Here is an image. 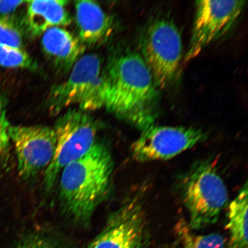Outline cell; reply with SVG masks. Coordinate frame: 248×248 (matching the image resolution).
I'll list each match as a JSON object with an SVG mask.
<instances>
[{"mask_svg": "<svg viewBox=\"0 0 248 248\" xmlns=\"http://www.w3.org/2000/svg\"><path fill=\"white\" fill-rule=\"evenodd\" d=\"M105 108L141 131L154 125L159 110V89L139 52L118 54L103 73Z\"/></svg>", "mask_w": 248, "mask_h": 248, "instance_id": "6da1fadb", "label": "cell"}, {"mask_svg": "<svg viewBox=\"0 0 248 248\" xmlns=\"http://www.w3.org/2000/svg\"><path fill=\"white\" fill-rule=\"evenodd\" d=\"M114 168L110 151L96 142L84 156L68 164L60 174V200L65 212L76 221L91 218L108 194Z\"/></svg>", "mask_w": 248, "mask_h": 248, "instance_id": "7a4b0ae2", "label": "cell"}, {"mask_svg": "<svg viewBox=\"0 0 248 248\" xmlns=\"http://www.w3.org/2000/svg\"><path fill=\"white\" fill-rule=\"evenodd\" d=\"M179 188L191 230L215 224L228 205L227 187L211 161H200L192 166L182 178Z\"/></svg>", "mask_w": 248, "mask_h": 248, "instance_id": "3957f363", "label": "cell"}, {"mask_svg": "<svg viewBox=\"0 0 248 248\" xmlns=\"http://www.w3.org/2000/svg\"><path fill=\"white\" fill-rule=\"evenodd\" d=\"M139 54L146 63L158 89L172 84L183 58L181 33L172 21L157 18L148 24L139 40Z\"/></svg>", "mask_w": 248, "mask_h": 248, "instance_id": "277c9868", "label": "cell"}, {"mask_svg": "<svg viewBox=\"0 0 248 248\" xmlns=\"http://www.w3.org/2000/svg\"><path fill=\"white\" fill-rule=\"evenodd\" d=\"M54 129L57 138L55 154L43 179L48 191L54 188L65 167L84 156L94 146L99 126L85 111L73 110L60 117Z\"/></svg>", "mask_w": 248, "mask_h": 248, "instance_id": "5b68a950", "label": "cell"}, {"mask_svg": "<svg viewBox=\"0 0 248 248\" xmlns=\"http://www.w3.org/2000/svg\"><path fill=\"white\" fill-rule=\"evenodd\" d=\"M105 82L101 61L94 54L83 55L72 67L66 81L56 86L49 97L54 113L71 105H78L83 111L105 107Z\"/></svg>", "mask_w": 248, "mask_h": 248, "instance_id": "8992f818", "label": "cell"}, {"mask_svg": "<svg viewBox=\"0 0 248 248\" xmlns=\"http://www.w3.org/2000/svg\"><path fill=\"white\" fill-rule=\"evenodd\" d=\"M207 138L201 129L154 124L142 131L133 142L132 156L141 163L166 160L202 143Z\"/></svg>", "mask_w": 248, "mask_h": 248, "instance_id": "52a82bcc", "label": "cell"}, {"mask_svg": "<svg viewBox=\"0 0 248 248\" xmlns=\"http://www.w3.org/2000/svg\"><path fill=\"white\" fill-rule=\"evenodd\" d=\"M246 1L204 0L196 2L193 31L184 60L197 58L204 48L231 29L239 17Z\"/></svg>", "mask_w": 248, "mask_h": 248, "instance_id": "ba28073f", "label": "cell"}, {"mask_svg": "<svg viewBox=\"0 0 248 248\" xmlns=\"http://www.w3.org/2000/svg\"><path fill=\"white\" fill-rule=\"evenodd\" d=\"M147 228L142 202L132 198L111 214L104 228L88 248H145Z\"/></svg>", "mask_w": 248, "mask_h": 248, "instance_id": "9c48e42d", "label": "cell"}, {"mask_svg": "<svg viewBox=\"0 0 248 248\" xmlns=\"http://www.w3.org/2000/svg\"><path fill=\"white\" fill-rule=\"evenodd\" d=\"M9 135L15 145L20 176L29 179L45 172L55 154L54 129L43 125H10Z\"/></svg>", "mask_w": 248, "mask_h": 248, "instance_id": "30bf717a", "label": "cell"}, {"mask_svg": "<svg viewBox=\"0 0 248 248\" xmlns=\"http://www.w3.org/2000/svg\"><path fill=\"white\" fill-rule=\"evenodd\" d=\"M75 8L78 38L83 44L97 45L109 36L113 29V18L97 2L78 1Z\"/></svg>", "mask_w": 248, "mask_h": 248, "instance_id": "8fae6325", "label": "cell"}, {"mask_svg": "<svg viewBox=\"0 0 248 248\" xmlns=\"http://www.w3.org/2000/svg\"><path fill=\"white\" fill-rule=\"evenodd\" d=\"M42 45L46 54L64 69L72 68L86 49L78 37L63 27L46 31L42 35Z\"/></svg>", "mask_w": 248, "mask_h": 248, "instance_id": "7c38bea8", "label": "cell"}, {"mask_svg": "<svg viewBox=\"0 0 248 248\" xmlns=\"http://www.w3.org/2000/svg\"><path fill=\"white\" fill-rule=\"evenodd\" d=\"M27 3L26 23L34 36L42 35L51 28L69 26L72 22L66 10L67 1L36 0Z\"/></svg>", "mask_w": 248, "mask_h": 248, "instance_id": "4fadbf2b", "label": "cell"}, {"mask_svg": "<svg viewBox=\"0 0 248 248\" xmlns=\"http://www.w3.org/2000/svg\"><path fill=\"white\" fill-rule=\"evenodd\" d=\"M247 182L229 204L228 223L229 240L225 248H248Z\"/></svg>", "mask_w": 248, "mask_h": 248, "instance_id": "5bb4252c", "label": "cell"}, {"mask_svg": "<svg viewBox=\"0 0 248 248\" xmlns=\"http://www.w3.org/2000/svg\"><path fill=\"white\" fill-rule=\"evenodd\" d=\"M175 229L182 248H224L226 246V240L222 235L194 234L184 219L179 220Z\"/></svg>", "mask_w": 248, "mask_h": 248, "instance_id": "9a60e30c", "label": "cell"}, {"mask_svg": "<svg viewBox=\"0 0 248 248\" xmlns=\"http://www.w3.org/2000/svg\"><path fill=\"white\" fill-rule=\"evenodd\" d=\"M0 66L15 69H35L36 64L23 48L0 45Z\"/></svg>", "mask_w": 248, "mask_h": 248, "instance_id": "2e32d148", "label": "cell"}, {"mask_svg": "<svg viewBox=\"0 0 248 248\" xmlns=\"http://www.w3.org/2000/svg\"><path fill=\"white\" fill-rule=\"evenodd\" d=\"M23 37L22 31L13 17L0 16V45L23 48Z\"/></svg>", "mask_w": 248, "mask_h": 248, "instance_id": "e0dca14e", "label": "cell"}, {"mask_svg": "<svg viewBox=\"0 0 248 248\" xmlns=\"http://www.w3.org/2000/svg\"><path fill=\"white\" fill-rule=\"evenodd\" d=\"M9 125L6 111V104L4 98L0 94V159L4 156L9 146Z\"/></svg>", "mask_w": 248, "mask_h": 248, "instance_id": "ac0fdd59", "label": "cell"}, {"mask_svg": "<svg viewBox=\"0 0 248 248\" xmlns=\"http://www.w3.org/2000/svg\"><path fill=\"white\" fill-rule=\"evenodd\" d=\"M15 248H63L55 242L44 236L33 235L28 237Z\"/></svg>", "mask_w": 248, "mask_h": 248, "instance_id": "d6986e66", "label": "cell"}, {"mask_svg": "<svg viewBox=\"0 0 248 248\" xmlns=\"http://www.w3.org/2000/svg\"><path fill=\"white\" fill-rule=\"evenodd\" d=\"M26 1L0 0V16H8L14 12Z\"/></svg>", "mask_w": 248, "mask_h": 248, "instance_id": "ffe728a7", "label": "cell"}]
</instances>
